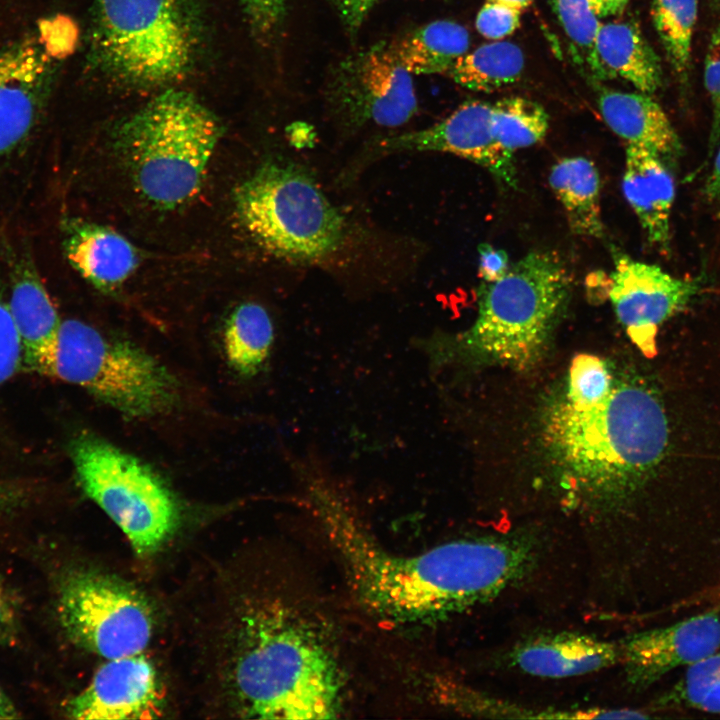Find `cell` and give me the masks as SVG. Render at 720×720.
<instances>
[{
  "mask_svg": "<svg viewBox=\"0 0 720 720\" xmlns=\"http://www.w3.org/2000/svg\"><path fill=\"white\" fill-rule=\"evenodd\" d=\"M308 496L361 602L385 619L431 622L489 602L536 565L531 536L458 539L414 555L386 550L327 483Z\"/></svg>",
  "mask_w": 720,
  "mask_h": 720,
  "instance_id": "cell-1",
  "label": "cell"
},
{
  "mask_svg": "<svg viewBox=\"0 0 720 720\" xmlns=\"http://www.w3.org/2000/svg\"><path fill=\"white\" fill-rule=\"evenodd\" d=\"M216 627V678L233 714L328 719L342 704L336 657L321 629L284 601L239 589Z\"/></svg>",
  "mask_w": 720,
  "mask_h": 720,
  "instance_id": "cell-2",
  "label": "cell"
},
{
  "mask_svg": "<svg viewBox=\"0 0 720 720\" xmlns=\"http://www.w3.org/2000/svg\"><path fill=\"white\" fill-rule=\"evenodd\" d=\"M544 444L573 500L617 507L637 494L663 461L669 423L656 390L639 376L616 374L588 400L561 393L542 419Z\"/></svg>",
  "mask_w": 720,
  "mask_h": 720,
  "instance_id": "cell-3",
  "label": "cell"
},
{
  "mask_svg": "<svg viewBox=\"0 0 720 720\" xmlns=\"http://www.w3.org/2000/svg\"><path fill=\"white\" fill-rule=\"evenodd\" d=\"M570 292L560 258L530 252L498 280L481 283L477 315L467 330L449 340L433 338L423 348L437 364L459 359L528 368L542 356Z\"/></svg>",
  "mask_w": 720,
  "mask_h": 720,
  "instance_id": "cell-4",
  "label": "cell"
},
{
  "mask_svg": "<svg viewBox=\"0 0 720 720\" xmlns=\"http://www.w3.org/2000/svg\"><path fill=\"white\" fill-rule=\"evenodd\" d=\"M220 137V123L204 104L169 88L120 124L115 144L139 193L174 208L199 193Z\"/></svg>",
  "mask_w": 720,
  "mask_h": 720,
  "instance_id": "cell-5",
  "label": "cell"
},
{
  "mask_svg": "<svg viewBox=\"0 0 720 720\" xmlns=\"http://www.w3.org/2000/svg\"><path fill=\"white\" fill-rule=\"evenodd\" d=\"M202 36L195 0H94L90 58L120 85L164 87L192 70Z\"/></svg>",
  "mask_w": 720,
  "mask_h": 720,
  "instance_id": "cell-6",
  "label": "cell"
},
{
  "mask_svg": "<svg viewBox=\"0 0 720 720\" xmlns=\"http://www.w3.org/2000/svg\"><path fill=\"white\" fill-rule=\"evenodd\" d=\"M29 371L76 385L129 418L167 413L179 398L176 379L153 356L76 319L61 322Z\"/></svg>",
  "mask_w": 720,
  "mask_h": 720,
  "instance_id": "cell-7",
  "label": "cell"
},
{
  "mask_svg": "<svg viewBox=\"0 0 720 720\" xmlns=\"http://www.w3.org/2000/svg\"><path fill=\"white\" fill-rule=\"evenodd\" d=\"M234 199L248 233L279 258L320 260L343 239L342 215L310 174L295 164L264 163L238 186Z\"/></svg>",
  "mask_w": 720,
  "mask_h": 720,
  "instance_id": "cell-8",
  "label": "cell"
},
{
  "mask_svg": "<svg viewBox=\"0 0 720 720\" xmlns=\"http://www.w3.org/2000/svg\"><path fill=\"white\" fill-rule=\"evenodd\" d=\"M68 450L81 489L138 555L152 554L174 534L180 522L178 501L150 466L90 432L75 435Z\"/></svg>",
  "mask_w": 720,
  "mask_h": 720,
  "instance_id": "cell-9",
  "label": "cell"
},
{
  "mask_svg": "<svg viewBox=\"0 0 720 720\" xmlns=\"http://www.w3.org/2000/svg\"><path fill=\"white\" fill-rule=\"evenodd\" d=\"M57 614L71 641L106 660L141 654L153 634L151 610L139 595L86 568L61 574Z\"/></svg>",
  "mask_w": 720,
  "mask_h": 720,
  "instance_id": "cell-10",
  "label": "cell"
},
{
  "mask_svg": "<svg viewBox=\"0 0 720 720\" xmlns=\"http://www.w3.org/2000/svg\"><path fill=\"white\" fill-rule=\"evenodd\" d=\"M75 41L72 23L57 18L0 50V159L21 148L39 126L58 62Z\"/></svg>",
  "mask_w": 720,
  "mask_h": 720,
  "instance_id": "cell-11",
  "label": "cell"
},
{
  "mask_svg": "<svg viewBox=\"0 0 720 720\" xmlns=\"http://www.w3.org/2000/svg\"><path fill=\"white\" fill-rule=\"evenodd\" d=\"M609 298L632 343L647 357L656 354L661 325L700 290V280L679 278L660 267L614 251Z\"/></svg>",
  "mask_w": 720,
  "mask_h": 720,
  "instance_id": "cell-12",
  "label": "cell"
},
{
  "mask_svg": "<svg viewBox=\"0 0 720 720\" xmlns=\"http://www.w3.org/2000/svg\"><path fill=\"white\" fill-rule=\"evenodd\" d=\"M343 83L339 106L352 124L395 127L408 122L417 111L411 74L385 44L370 48L350 63Z\"/></svg>",
  "mask_w": 720,
  "mask_h": 720,
  "instance_id": "cell-13",
  "label": "cell"
},
{
  "mask_svg": "<svg viewBox=\"0 0 720 720\" xmlns=\"http://www.w3.org/2000/svg\"><path fill=\"white\" fill-rule=\"evenodd\" d=\"M627 684L648 688L670 671L690 666L720 648V615L710 610L672 625L629 635L620 641Z\"/></svg>",
  "mask_w": 720,
  "mask_h": 720,
  "instance_id": "cell-14",
  "label": "cell"
},
{
  "mask_svg": "<svg viewBox=\"0 0 720 720\" xmlns=\"http://www.w3.org/2000/svg\"><path fill=\"white\" fill-rule=\"evenodd\" d=\"M492 105L471 100L442 121L425 129L384 139L379 146L392 151H439L452 153L486 168L500 182L516 187L514 154L495 140L491 124Z\"/></svg>",
  "mask_w": 720,
  "mask_h": 720,
  "instance_id": "cell-15",
  "label": "cell"
},
{
  "mask_svg": "<svg viewBox=\"0 0 720 720\" xmlns=\"http://www.w3.org/2000/svg\"><path fill=\"white\" fill-rule=\"evenodd\" d=\"M160 706L156 670L141 653L107 660L68 701L66 713L81 720L150 719L159 716Z\"/></svg>",
  "mask_w": 720,
  "mask_h": 720,
  "instance_id": "cell-16",
  "label": "cell"
},
{
  "mask_svg": "<svg viewBox=\"0 0 720 720\" xmlns=\"http://www.w3.org/2000/svg\"><path fill=\"white\" fill-rule=\"evenodd\" d=\"M508 658L513 667L528 675L568 678L620 663L621 645L580 632L544 633L520 641Z\"/></svg>",
  "mask_w": 720,
  "mask_h": 720,
  "instance_id": "cell-17",
  "label": "cell"
},
{
  "mask_svg": "<svg viewBox=\"0 0 720 720\" xmlns=\"http://www.w3.org/2000/svg\"><path fill=\"white\" fill-rule=\"evenodd\" d=\"M622 189L648 241L668 252L675 184L663 156L646 147L627 145Z\"/></svg>",
  "mask_w": 720,
  "mask_h": 720,
  "instance_id": "cell-18",
  "label": "cell"
},
{
  "mask_svg": "<svg viewBox=\"0 0 720 720\" xmlns=\"http://www.w3.org/2000/svg\"><path fill=\"white\" fill-rule=\"evenodd\" d=\"M598 106L605 123L627 145L646 147L663 157L680 152L678 134L649 94L599 89Z\"/></svg>",
  "mask_w": 720,
  "mask_h": 720,
  "instance_id": "cell-19",
  "label": "cell"
},
{
  "mask_svg": "<svg viewBox=\"0 0 720 720\" xmlns=\"http://www.w3.org/2000/svg\"><path fill=\"white\" fill-rule=\"evenodd\" d=\"M64 241L71 265L100 289H113L135 270L138 256L120 234L83 222H71Z\"/></svg>",
  "mask_w": 720,
  "mask_h": 720,
  "instance_id": "cell-20",
  "label": "cell"
},
{
  "mask_svg": "<svg viewBox=\"0 0 720 720\" xmlns=\"http://www.w3.org/2000/svg\"><path fill=\"white\" fill-rule=\"evenodd\" d=\"M8 303L23 347V368L29 370L53 342L62 322L30 259L22 257L15 263Z\"/></svg>",
  "mask_w": 720,
  "mask_h": 720,
  "instance_id": "cell-21",
  "label": "cell"
},
{
  "mask_svg": "<svg viewBox=\"0 0 720 720\" xmlns=\"http://www.w3.org/2000/svg\"><path fill=\"white\" fill-rule=\"evenodd\" d=\"M596 52L607 79L620 77L646 94L661 87L660 59L637 23L612 21L601 24L596 37Z\"/></svg>",
  "mask_w": 720,
  "mask_h": 720,
  "instance_id": "cell-22",
  "label": "cell"
},
{
  "mask_svg": "<svg viewBox=\"0 0 720 720\" xmlns=\"http://www.w3.org/2000/svg\"><path fill=\"white\" fill-rule=\"evenodd\" d=\"M549 184L575 234L603 237L601 181L598 169L591 160L582 156L561 159L550 171Z\"/></svg>",
  "mask_w": 720,
  "mask_h": 720,
  "instance_id": "cell-23",
  "label": "cell"
},
{
  "mask_svg": "<svg viewBox=\"0 0 720 720\" xmlns=\"http://www.w3.org/2000/svg\"><path fill=\"white\" fill-rule=\"evenodd\" d=\"M470 36L461 24L436 20L421 26L389 46L397 61L410 73L431 75L449 72L468 52Z\"/></svg>",
  "mask_w": 720,
  "mask_h": 720,
  "instance_id": "cell-24",
  "label": "cell"
},
{
  "mask_svg": "<svg viewBox=\"0 0 720 720\" xmlns=\"http://www.w3.org/2000/svg\"><path fill=\"white\" fill-rule=\"evenodd\" d=\"M223 336L225 356L235 372L252 377L263 370L274 342L273 323L264 307L253 302L237 306Z\"/></svg>",
  "mask_w": 720,
  "mask_h": 720,
  "instance_id": "cell-25",
  "label": "cell"
},
{
  "mask_svg": "<svg viewBox=\"0 0 720 720\" xmlns=\"http://www.w3.org/2000/svg\"><path fill=\"white\" fill-rule=\"evenodd\" d=\"M524 69L521 48L508 41L486 43L460 57L448 72L460 86L492 92L513 84Z\"/></svg>",
  "mask_w": 720,
  "mask_h": 720,
  "instance_id": "cell-26",
  "label": "cell"
},
{
  "mask_svg": "<svg viewBox=\"0 0 720 720\" xmlns=\"http://www.w3.org/2000/svg\"><path fill=\"white\" fill-rule=\"evenodd\" d=\"M446 702L455 710L488 718L505 719H599V707L534 708L456 683L445 687Z\"/></svg>",
  "mask_w": 720,
  "mask_h": 720,
  "instance_id": "cell-27",
  "label": "cell"
},
{
  "mask_svg": "<svg viewBox=\"0 0 720 720\" xmlns=\"http://www.w3.org/2000/svg\"><path fill=\"white\" fill-rule=\"evenodd\" d=\"M492 132L496 142L507 152L527 148L540 142L549 128V116L535 101L523 97L498 100L491 109Z\"/></svg>",
  "mask_w": 720,
  "mask_h": 720,
  "instance_id": "cell-28",
  "label": "cell"
},
{
  "mask_svg": "<svg viewBox=\"0 0 720 720\" xmlns=\"http://www.w3.org/2000/svg\"><path fill=\"white\" fill-rule=\"evenodd\" d=\"M697 0H653L652 18L667 59L680 79L690 67Z\"/></svg>",
  "mask_w": 720,
  "mask_h": 720,
  "instance_id": "cell-29",
  "label": "cell"
},
{
  "mask_svg": "<svg viewBox=\"0 0 720 720\" xmlns=\"http://www.w3.org/2000/svg\"><path fill=\"white\" fill-rule=\"evenodd\" d=\"M652 706L654 710L685 707L720 713V652L688 666L684 676Z\"/></svg>",
  "mask_w": 720,
  "mask_h": 720,
  "instance_id": "cell-30",
  "label": "cell"
},
{
  "mask_svg": "<svg viewBox=\"0 0 720 720\" xmlns=\"http://www.w3.org/2000/svg\"><path fill=\"white\" fill-rule=\"evenodd\" d=\"M547 1L570 41L574 60L584 63L594 79L606 80L596 52V37L601 23L589 0Z\"/></svg>",
  "mask_w": 720,
  "mask_h": 720,
  "instance_id": "cell-31",
  "label": "cell"
},
{
  "mask_svg": "<svg viewBox=\"0 0 720 720\" xmlns=\"http://www.w3.org/2000/svg\"><path fill=\"white\" fill-rule=\"evenodd\" d=\"M24 366V352L9 303L0 294V385Z\"/></svg>",
  "mask_w": 720,
  "mask_h": 720,
  "instance_id": "cell-32",
  "label": "cell"
},
{
  "mask_svg": "<svg viewBox=\"0 0 720 720\" xmlns=\"http://www.w3.org/2000/svg\"><path fill=\"white\" fill-rule=\"evenodd\" d=\"M288 0H238L255 36L269 41L278 31L285 17Z\"/></svg>",
  "mask_w": 720,
  "mask_h": 720,
  "instance_id": "cell-33",
  "label": "cell"
},
{
  "mask_svg": "<svg viewBox=\"0 0 720 720\" xmlns=\"http://www.w3.org/2000/svg\"><path fill=\"white\" fill-rule=\"evenodd\" d=\"M704 82L712 103V124L708 155L714 153L720 140V24L714 30L705 57Z\"/></svg>",
  "mask_w": 720,
  "mask_h": 720,
  "instance_id": "cell-34",
  "label": "cell"
},
{
  "mask_svg": "<svg viewBox=\"0 0 720 720\" xmlns=\"http://www.w3.org/2000/svg\"><path fill=\"white\" fill-rule=\"evenodd\" d=\"M521 11L493 2H486L476 17V28L485 38L500 40L511 35L520 25Z\"/></svg>",
  "mask_w": 720,
  "mask_h": 720,
  "instance_id": "cell-35",
  "label": "cell"
},
{
  "mask_svg": "<svg viewBox=\"0 0 720 720\" xmlns=\"http://www.w3.org/2000/svg\"><path fill=\"white\" fill-rule=\"evenodd\" d=\"M21 631L20 609L15 593L0 576V646L16 643Z\"/></svg>",
  "mask_w": 720,
  "mask_h": 720,
  "instance_id": "cell-36",
  "label": "cell"
},
{
  "mask_svg": "<svg viewBox=\"0 0 720 720\" xmlns=\"http://www.w3.org/2000/svg\"><path fill=\"white\" fill-rule=\"evenodd\" d=\"M33 487L22 480L0 477V521L29 504Z\"/></svg>",
  "mask_w": 720,
  "mask_h": 720,
  "instance_id": "cell-37",
  "label": "cell"
},
{
  "mask_svg": "<svg viewBox=\"0 0 720 720\" xmlns=\"http://www.w3.org/2000/svg\"><path fill=\"white\" fill-rule=\"evenodd\" d=\"M509 257L505 250L496 248L489 243L478 247V272L485 282H493L501 278L508 270Z\"/></svg>",
  "mask_w": 720,
  "mask_h": 720,
  "instance_id": "cell-38",
  "label": "cell"
},
{
  "mask_svg": "<svg viewBox=\"0 0 720 720\" xmlns=\"http://www.w3.org/2000/svg\"><path fill=\"white\" fill-rule=\"evenodd\" d=\"M378 0H333L339 16L351 33H356Z\"/></svg>",
  "mask_w": 720,
  "mask_h": 720,
  "instance_id": "cell-39",
  "label": "cell"
},
{
  "mask_svg": "<svg viewBox=\"0 0 720 720\" xmlns=\"http://www.w3.org/2000/svg\"><path fill=\"white\" fill-rule=\"evenodd\" d=\"M706 199L720 207V147L715 155L712 170L704 185Z\"/></svg>",
  "mask_w": 720,
  "mask_h": 720,
  "instance_id": "cell-40",
  "label": "cell"
},
{
  "mask_svg": "<svg viewBox=\"0 0 720 720\" xmlns=\"http://www.w3.org/2000/svg\"><path fill=\"white\" fill-rule=\"evenodd\" d=\"M589 277L590 278L587 279L589 295L592 296L593 299L603 298L605 296L609 297L612 284L611 277L603 272H594L590 274Z\"/></svg>",
  "mask_w": 720,
  "mask_h": 720,
  "instance_id": "cell-41",
  "label": "cell"
},
{
  "mask_svg": "<svg viewBox=\"0 0 720 720\" xmlns=\"http://www.w3.org/2000/svg\"><path fill=\"white\" fill-rule=\"evenodd\" d=\"M21 715L12 700L0 687V719H16Z\"/></svg>",
  "mask_w": 720,
  "mask_h": 720,
  "instance_id": "cell-42",
  "label": "cell"
},
{
  "mask_svg": "<svg viewBox=\"0 0 720 720\" xmlns=\"http://www.w3.org/2000/svg\"><path fill=\"white\" fill-rule=\"evenodd\" d=\"M487 2L498 3L522 12L531 5L533 0H487Z\"/></svg>",
  "mask_w": 720,
  "mask_h": 720,
  "instance_id": "cell-43",
  "label": "cell"
},
{
  "mask_svg": "<svg viewBox=\"0 0 720 720\" xmlns=\"http://www.w3.org/2000/svg\"><path fill=\"white\" fill-rule=\"evenodd\" d=\"M589 3L598 17L609 15L607 0H589Z\"/></svg>",
  "mask_w": 720,
  "mask_h": 720,
  "instance_id": "cell-44",
  "label": "cell"
},
{
  "mask_svg": "<svg viewBox=\"0 0 720 720\" xmlns=\"http://www.w3.org/2000/svg\"><path fill=\"white\" fill-rule=\"evenodd\" d=\"M628 2L629 0H607L609 15L621 13Z\"/></svg>",
  "mask_w": 720,
  "mask_h": 720,
  "instance_id": "cell-45",
  "label": "cell"
},
{
  "mask_svg": "<svg viewBox=\"0 0 720 720\" xmlns=\"http://www.w3.org/2000/svg\"><path fill=\"white\" fill-rule=\"evenodd\" d=\"M712 3L714 7L719 8L720 7V0H712Z\"/></svg>",
  "mask_w": 720,
  "mask_h": 720,
  "instance_id": "cell-46",
  "label": "cell"
}]
</instances>
